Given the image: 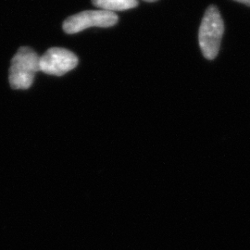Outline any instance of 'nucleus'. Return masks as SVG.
Returning <instances> with one entry per match:
<instances>
[{
  "label": "nucleus",
  "instance_id": "39448f33",
  "mask_svg": "<svg viewBox=\"0 0 250 250\" xmlns=\"http://www.w3.org/2000/svg\"><path fill=\"white\" fill-rule=\"evenodd\" d=\"M92 2L95 7L109 12L124 11L138 6V0H92Z\"/></svg>",
  "mask_w": 250,
  "mask_h": 250
},
{
  "label": "nucleus",
  "instance_id": "0eeeda50",
  "mask_svg": "<svg viewBox=\"0 0 250 250\" xmlns=\"http://www.w3.org/2000/svg\"><path fill=\"white\" fill-rule=\"evenodd\" d=\"M144 1H146V2H156L158 0H144Z\"/></svg>",
  "mask_w": 250,
  "mask_h": 250
},
{
  "label": "nucleus",
  "instance_id": "20e7f679",
  "mask_svg": "<svg viewBox=\"0 0 250 250\" xmlns=\"http://www.w3.org/2000/svg\"><path fill=\"white\" fill-rule=\"evenodd\" d=\"M39 64L40 72L49 75L62 76L76 68L78 65V58L68 49L52 47L40 57Z\"/></svg>",
  "mask_w": 250,
  "mask_h": 250
},
{
  "label": "nucleus",
  "instance_id": "f257e3e1",
  "mask_svg": "<svg viewBox=\"0 0 250 250\" xmlns=\"http://www.w3.org/2000/svg\"><path fill=\"white\" fill-rule=\"evenodd\" d=\"M40 57L30 47L22 46L11 60L9 80L12 89L30 88L36 73L40 72Z\"/></svg>",
  "mask_w": 250,
  "mask_h": 250
},
{
  "label": "nucleus",
  "instance_id": "f03ea898",
  "mask_svg": "<svg viewBox=\"0 0 250 250\" xmlns=\"http://www.w3.org/2000/svg\"><path fill=\"white\" fill-rule=\"evenodd\" d=\"M224 32L223 18L214 5L206 10L199 27L198 41L203 56L208 60H214L219 53Z\"/></svg>",
  "mask_w": 250,
  "mask_h": 250
},
{
  "label": "nucleus",
  "instance_id": "7ed1b4c3",
  "mask_svg": "<svg viewBox=\"0 0 250 250\" xmlns=\"http://www.w3.org/2000/svg\"><path fill=\"white\" fill-rule=\"evenodd\" d=\"M118 20L119 18L114 12L102 9L85 10L66 19L62 27L65 33L72 35L90 27L107 28L114 26L118 22Z\"/></svg>",
  "mask_w": 250,
  "mask_h": 250
},
{
  "label": "nucleus",
  "instance_id": "423d86ee",
  "mask_svg": "<svg viewBox=\"0 0 250 250\" xmlns=\"http://www.w3.org/2000/svg\"><path fill=\"white\" fill-rule=\"evenodd\" d=\"M234 1L239 2V3H242V4H245V5L250 7V0H234Z\"/></svg>",
  "mask_w": 250,
  "mask_h": 250
}]
</instances>
